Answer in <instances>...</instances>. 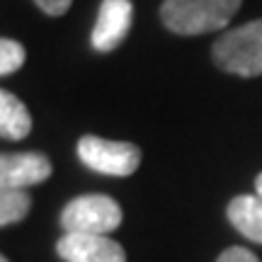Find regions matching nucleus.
Segmentation results:
<instances>
[{
  "instance_id": "obj_1",
  "label": "nucleus",
  "mask_w": 262,
  "mask_h": 262,
  "mask_svg": "<svg viewBox=\"0 0 262 262\" xmlns=\"http://www.w3.org/2000/svg\"><path fill=\"white\" fill-rule=\"evenodd\" d=\"M238 10L241 0H165L160 17L170 32L192 37L224 29Z\"/></svg>"
},
{
  "instance_id": "obj_2",
  "label": "nucleus",
  "mask_w": 262,
  "mask_h": 262,
  "mask_svg": "<svg viewBox=\"0 0 262 262\" xmlns=\"http://www.w3.org/2000/svg\"><path fill=\"white\" fill-rule=\"evenodd\" d=\"M214 63L226 73L255 78L262 75V19L226 32L214 41Z\"/></svg>"
},
{
  "instance_id": "obj_3",
  "label": "nucleus",
  "mask_w": 262,
  "mask_h": 262,
  "mask_svg": "<svg viewBox=\"0 0 262 262\" xmlns=\"http://www.w3.org/2000/svg\"><path fill=\"white\" fill-rule=\"evenodd\" d=\"M61 226L66 233L107 235L122 226V206L107 194L75 196L61 211Z\"/></svg>"
},
{
  "instance_id": "obj_4",
  "label": "nucleus",
  "mask_w": 262,
  "mask_h": 262,
  "mask_svg": "<svg viewBox=\"0 0 262 262\" xmlns=\"http://www.w3.org/2000/svg\"><path fill=\"white\" fill-rule=\"evenodd\" d=\"M78 156L95 172L126 178L141 165V150L129 141H107L100 136H83L78 141Z\"/></svg>"
},
{
  "instance_id": "obj_5",
  "label": "nucleus",
  "mask_w": 262,
  "mask_h": 262,
  "mask_svg": "<svg viewBox=\"0 0 262 262\" xmlns=\"http://www.w3.org/2000/svg\"><path fill=\"white\" fill-rule=\"evenodd\" d=\"M56 253L66 262H126L122 245L95 233H66L56 243Z\"/></svg>"
},
{
  "instance_id": "obj_6",
  "label": "nucleus",
  "mask_w": 262,
  "mask_h": 262,
  "mask_svg": "<svg viewBox=\"0 0 262 262\" xmlns=\"http://www.w3.org/2000/svg\"><path fill=\"white\" fill-rule=\"evenodd\" d=\"M51 160L44 153H0V187L25 189L51 178Z\"/></svg>"
},
{
  "instance_id": "obj_7",
  "label": "nucleus",
  "mask_w": 262,
  "mask_h": 262,
  "mask_svg": "<svg viewBox=\"0 0 262 262\" xmlns=\"http://www.w3.org/2000/svg\"><path fill=\"white\" fill-rule=\"evenodd\" d=\"M134 5L131 0H102L93 29V47L97 51H114L131 29Z\"/></svg>"
},
{
  "instance_id": "obj_8",
  "label": "nucleus",
  "mask_w": 262,
  "mask_h": 262,
  "mask_svg": "<svg viewBox=\"0 0 262 262\" xmlns=\"http://www.w3.org/2000/svg\"><path fill=\"white\" fill-rule=\"evenodd\" d=\"M228 221L235 231L262 245V199L257 194H241L228 204Z\"/></svg>"
},
{
  "instance_id": "obj_9",
  "label": "nucleus",
  "mask_w": 262,
  "mask_h": 262,
  "mask_svg": "<svg viewBox=\"0 0 262 262\" xmlns=\"http://www.w3.org/2000/svg\"><path fill=\"white\" fill-rule=\"evenodd\" d=\"M32 131V117L25 102L17 95L0 90V136L8 141H19L29 136Z\"/></svg>"
},
{
  "instance_id": "obj_10",
  "label": "nucleus",
  "mask_w": 262,
  "mask_h": 262,
  "mask_svg": "<svg viewBox=\"0 0 262 262\" xmlns=\"http://www.w3.org/2000/svg\"><path fill=\"white\" fill-rule=\"evenodd\" d=\"M32 196L25 189H3L0 187V226L22 221L29 214Z\"/></svg>"
},
{
  "instance_id": "obj_11",
  "label": "nucleus",
  "mask_w": 262,
  "mask_h": 262,
  "mask_svg": "<svg viewBox=\"0 0 262 262\" xmlns=\"http://www.w3.org/2000/svg\"><path fill=\"white\" fill-rule=\"evenodd\" d=\"M25 47L15 39H0V75H10L25 66Z\"/></svg>"
},
{
  "instance_id": "obj_12",
  "label": "nucleus",
  "mask_w": 262,
  "mask_h": 262,
  "mask_svg": "<svg viewBox=\"0 0 262 262\" xmlns=\"http://www.w3.org/2000/svg\"><path fill=\"white\" fill-rule=\"evenodd\" d=\"M216 262H260V260H257L248 248L233 245V248H228V250H224V253L219 255V260Z\"/></svg>"
},
{
  "instance_id": "obj_13",
  "label": "nucleus",
  "mask_w": 262,
  "mask_h": 262,
  "mask_svg": "<svg viewBox=\"0 0 262 262\" xmlns=\"http://www.w3.org/2000/svg\"><path fill=\"white\" fill-rule=\"evenodd\" d=\"M34 3H37L47 15L58 17V15H66V12H68V8H71V3H73V0H34Z\"/></svg>"
},
{
  "instance_id": "obj_14",
  "label": "nucleus",
  "mask_w": 262,
  "mask_h": 262,
  "mask_svg": "<svg viewBox=\"0 0 262 262\" xmlns=\"http://www.w3.org/2000/svg\"><path fill=\"white\" fill-rule=\"evenodd\" d=\"M255 194L262 199V172L257 175V178H255Z\"/></svg>"
},
{
  "instance_id": "obj_15",
  "label": "nucleus",
  "mask_w": 262,
  "mask_h": 262,
  "mask_svg": "<svg viewBox=\"0 0 262 262\" xmlns=\"http://www.w3.org/2000/svg\"><path fill=\"white\" fill-rule=\"evenodd\" d=\"M0 262H10V260H5V257H3V255H0Z\"/></svg>"
}]
</instances>
